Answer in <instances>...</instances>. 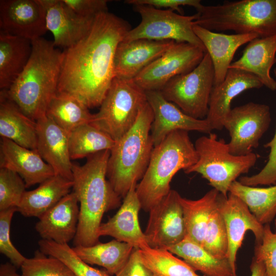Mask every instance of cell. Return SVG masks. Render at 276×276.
<instances>
[{
  "label": "cell",
  "mask_w": 276,
  "mask_h": 276,
  "mask_svg": "<svg viewBox=\"0 0 276 276\" xmlns=\"http://www.w3.org/2000/svg\"><path fill=\"white\" fill-rule=\"evenodd\" d=\"M131 29L108 11L97 15L86 35L63 51L57 92L77 98L89 108L100 106L115 77L117 47Z\"/></svg>",
  "instance_id": "obj_1"
},
{
  "label": "cell",
  "mask_w": 276,
  "mask_h": 276,
  "mask_svg": "<svg viewBox=\"0 0 276 276\" xmlns=\"http://www.w3.org/2000/svg\"><path fill=\"white\" fill-rule=\"evenodd\" d=\"M110 150L87 157L82 166L73 165V192L79 206L75 246H89L99 242V229L104 214L121 204V197L107 178Z\"/></svg>",
  "instance_id": "obj_2"
},
{
  "label": "cell",
  "mask_w": 276,
  "mask_h": 276,
  "mask_svg": "<svg viewBox=\"0 0 276 276\" xmlns=\"http://www.w3.org/2000/svg\"><path fill=\"white\" fill-rule=\"evenodd\" d=\"M32 41L31 55L25 68L7 90L1 91L37 121L46 116L57 92L63 54L43 37Z\"/></svg>",
  "instance_id": "obj_3"
},
{
  "label": "cell",
  "mask_w": 276,
  "mask_h": 276,
  "mask_svg": "<svg viewBox=\"0 0 276 276\" xmlns=\"http://www.w3.org/2000/svg\"><path fill=\"white\" fill-rule=\"evenodd\" d=\"M198 158L187 131H174L154 146L147 170L136 187L141 209L149 212L170 192L175 174L195 164Z\"/></svg>",
  "instance_id": "obj_4"
},
{
  "label": "cell",
  "mask_w": 276,
  "mask_h": 276,
  "mask_svg": "<svg viewBox=\"0 0 276 276\" xmlns=\"http://www.w3.org/2000/svg\"><path fill=\"white\" fill-rule=\"evenodd\" d=\"M153 116L148 104L144 106L133 127L116 141L110 150L107 178L115 192L124 198L143 178L154 145L151 136Z\"/></svg>",
  "instance_id": "obj_5"
},
{
  "label": "cell",
  "mask_w": 276,
  "mask_h": 276,
  "mask_svg": "<svg viewBox=\"0 0 276 276\" xmlns=\"http://www.w3.org/2000/svg\"><path fill=\"white\" fill-rule=\"evenodd\" d=\"M196 11L195 25L212 31L231 30L259 38L276 35V0L224 1L202 5Z\"/></svg>",
  "instance_id": "obj_6"
},
{
  "label": "cell",
  "mask_w": 276,
  "mask_h": 276,
  "mask_svg": "<svg viewBox=\"0 0 276 276\" xmlns=\"http://www.w3.org/2000/svg\"><path fill=\"white\" fill-rule=\"evenodd\" d=\"M194 146L198 160L184 172L200 174L213 188L226 197L231 183L241 174L247 173L258 158L253 152L245 155L232 154L227 143L222 139H218L214 133L198 138Z\"/></svg>",
  "instance_id": "obj_7"
},
{
  "label": "cell",
  "mask_w": 276,
  "mask_h": 276,
  "mask_svg": "<svg viewBox=\"0 0 276 276\" xmlns=\"http://www.w3.org/2000/svg\"><path fill=\"white\" fill-rule=\"evenodd\" d=\"M147 103L146 90L134 79L114 77L90 124L117 141L133 127Z\"/></svg>",
  "instance_id": "obj_8"
},
{
  "label": "cell",
  "mask_w": 276,
  "mask_h": 276,
  "mask_svg": "<svg viewBox=\"0 0 276 276\" xmlns=\"http://www.w3.org/2000/svg\"><path fill=\"white\" fill-rule=\"evenodd\" d=\"M214 76L213 62L206 52L196 67L173 78L160 91L166 99L185 113L195 119H204L209 111Z\"/></svg>",
  "instance_id": "obj_9"
},
{
  "label": "cell",
  "mask_w": 276,
  "mask_h": 276,
  "mask_svg": "<svg viewBox=\"0 0 276 276\" xmlns=\"http://www.w3.org/2000/svg\"><path fill=\"white\" fill-rule=\"evenodd\" d=\"M141 17L140 23L125 35L123 41L138 39L188 42L206 50L193 30L197 14L185 15L173 11L144 5H133Z\"/></svg>",
  "instance_id": "obj_10"
},
{
  "label": "cell",
  "mask_w": 276,
  "mask_h": 276,
  "mask_svg": "<svg viewBox=\"0 0 276 276\" xmlns=\"http://www.w3.org/2000/svg\"><path fill=\"white\" fill-rule=\"evenodd\" d=\"M270 122V107L266 104L249 102L232 108L223 123L231 137L227 143L229 152L236 155L251 153Z\"/></svg>",
  "instance_id": "obj_11"
},
{
  "label": "cell",
  "mask_w": 276,
  "mask_h": 276,
  "mask_svg": "<svg viewBox=\"0 0 276 276\" xmlns=\"http://www.w3.org/2000/svg\"><path fill=\"white\" fill-rule=\"evenodd\" d=\"M205 50L188 42L175 43L134 79L145 90H160L173 78L191 72L202 60Z\"/></svg>",
  "instance_id": "obj_12"
},
{
  "label": "cell",
  "mask_w": 276,
  "mask_h": 276,
  "mask_svg": "<svg viewBox=\"0 0 276 276\" xmlns=\"http://www.w3.org/2000/svg\"><path fill=\"white\" fill-rule=\"evenodd\" d=\"M180 197L176 191L171 190L166 196L149 211L144 234L150 247L167 249L186 237Z\"/></svg>",
  "instance_id": "obj_13"
},
{
  "label": "cell",
  "mask_w": 276,
  "mask_h": 276,
  "mask_svg": "<svg viewBox=\"0 0 276 276\" xmlns=\"http://www.w3.org/2000/svg\"><path fill=\"white\" fill-rule=\"evenodd\" d=\"M0 28L4 33L34 40L48 31L40 0H1Z\"/></svg>",
  "instance_id": "obj_14"
},
{
  "label": "cell",
  "mask_w": 276,
  "mask_h": 276,
  "mask_svg": "<svg viewBox=\"0 0 276 276\" xmlns=\"http://www.w3.org/2000/svg\"><path fill=\"white\" fill-rule=\"evenodd\" d=\"M219 208L224 218L228 238L227 259L234 276L237 273L236 258L246 232L254 234L256 244L261 243L264 225L261 224L249 211L247 205L238 197L228 193L226 197L221 194Z\"/></svg>",
  "instance_id": "obj_15"
},
{
  "label": "cell",
  "mask_w": 276,
  "mask_h": 276,
  "mask_svg": "<svg viewBox=\"0 0 276 276\" xmlns=\"http://www.w3.org/2000/svg\"><path fill=\"white\" fill-rule=\"evenodd\" d=\"M153 116L151 136L154 147L172 132L182 130L210 133L213 129L205 119L194 118L165 98L160 91H146Z\"/></svg>",
  "instance_id": "obj_16"
},
{
  "label": "cell",
  "mask_w": 276,
  "mask_h": 276,
  "mask_svg": "<svg viewBox=\"0 0 276 276\" xmlns=\"http://www.w3.org/2000/svg\"><path fill=\"white\" fill-rule=\"evenodd\" d=\"M263 86L254 75L236 68H229L224 80L214 86L210 95L205 119L213 130L223 128V121L230 111L233 100L246 90Z\"/></svg>",
  "instance_id": "obj_17"
},
{
  "label": "cell",
  "mask_w": 276,
  "mask_h": 276,
  "mask_svg": "<svg viewBox=\"0 0 276 276\" xmlns=\"http://www.w3.org/2000/svg\"><path fill=\"white\" fill-rule=\"evenodd\" d=\"M173 40L138 39L122 41L114 57L115 77L134 79L146 67L162 56L174 43Z\"/></svg>",
  "instance_id": "obj_18"
},
{
  "label": "cell",
  "mask_w": 276,
  "mask_h": 276,
  "mask_svg": "<svg viewBox=\"0 0 276 276\" xmlns=\"http://www.w3.org/2000/svg\"><path fill=\"white\" fill-rule=\"evenodd\" d=\"M36 150L56 175L73 180L68 133L47 116L37 121Z\"/></svg>",
  "instance_id": "obj_19"
},
{
  "label": "cell",
  "mask_w": 276,
  "mask_h": 276,
  "mask_svg": "<svg viewBox=\"0 0 276 276\" xmlns=\"http://www.w3.org/2000/svg\"><path fill=\"white\" fill-rule=\"evenodd\" d=\"M45 11L48 31L53 34L56 47L68 48L83 37L95 17H85L75 13L63 0H40Z\"/></svg>",
  "instance_id": "obj_20"
},
{
  "label": "cell",
  "mask_w": 276,
  "mask_h": 276,
  "mask_svg": "<svg viewBox=\"0 0 276 276\" xmlns=\"http://www.w3.org/2000/svg\"><path fill=\"white\" fill-rule=\"evenodd\" d=\"M78 203L72 191L39 217L35 228L42 239L59 244L74 240L79 219Z\"/></svg>",
  "instance_id": "obj_21"
},
{
  "label": "cell",
  "mask_w": 276,
  "mask_h": 276,
  "mask_svg": "<svg viewBox=\"0 0 276 276\" xmlns=\"http://www.w3.org/2000/svg\"><path fill=\"white\" fill-rule=\"evenodd\" d=\"M136 187L133 185L130 188L117 212L106 222L101 223L99 236H110L141 249L149 245L139 223V214L142 209Z\"/></svg>",
  "instance_id": "obj_22"
},
{
  "label": "cell",
  "mask_w": 276,
  "mask_h": 276,
  "mask_svg": "<svg viewBox=\"0 0 276 276\" xmlns=\"http://www.w3.org/2000/svg\"><path fill=\"white\" fill-rule=\"evenodd\" d=\"M0 168L16 172L23 179L27 188L40 184L55 174L36 150L22 147L4 137L1 140Z\"/></svg>",
  "instance_id": "obj_23"
},
{
  "label": "cell",
  "mask_w": 276,
  "mask_h": 276,
  "mask_svg": "<svg viewBox=\"0 0 276 276\" xmlns=\"http://www.w3.org/2000/svg\"><path fill=\"white\" fill-rule=\"evenodd\" d=\"M193 30L210 55L214 69V85L225 79L237 50L242 45L259 38L255 34H225L194 25Z\"/></svg>",
  "instance_id": "obj_24"
},
{
  "label": "cell",
  "mask_w": 276,
  "mask_h": 276,
  "mask_svg": "<svg viewBox=\"0 0 276 276\" xmlns=\"http://www.w3.org/2000/svg\"><path fill=\"white\" fill-rule=\"evenodd\" d=\"M276 35L257 38L249 42L241 57L232 62L229 68L242 70L255 75L271 90H276V80L270 70L276 63Z\"/></svg>",
  "instance_id": "obj_25"
},
{
  "label": "cell",
  "mask_w": 276,
  "mask_h": 276,
  "mask_svg": "<svg viewBox=\"0 0 276 276\" xmlns=\"http://www.w3.org/2000/svg\"><path fill=\"white\" fill-rule=\"evenodd\" d=\"M73 181L56 175L33 190L26 191L17 210L26 217L39 218L71 193Z\"/></svg>",
  "instance_id": "obj_26"
},
{
  "label": "cell",
  "mask_w": 276,
  "mask_h": 276,
  "mask_svg": "<svg viewBox=\"0 0 276 276\" xmlns=\"http://www.w3.org/2000/svg\"><path fill=\"white\" fill-rule=\"evenodd\" d=\"M0 135L28 149L37 147V122L0 93Z\"/></svg>",
  "instance_id": "obj_27"
},
{
  "label": "cell",
  "mask_w": 276,
  "mask_h": 276,
  "mask_svg": "<svg viewBox=\"0 0 276 276\" xmlns=\"http://www.w3.org/2000/svg\"><path fill=\"white\" fill-rule=\"evenodd\" d=\"M32 40L0 32V88L7 90L30 58Z\"/></svg>",
  "instance_id": "obj_28"
},
{
  "label": "cell",
  "mask_w": 276,
  "mask_h": 276,
  "mask_svg": "<svg viewBox=\"0 0 276 276\" xmlns=\"http://www.w3.org/2000/svg\"><path fill=\"white\" fill-rule=\"evenodd\" d=\"M134 248L131 244L114 239L89 246H75L72 248L85 263L103 267L110 275H115L127 263Z\"/></svg>",
  "instance_id": "obj_29"
},
{
  "label": "cell",
  "mask_w": 276,
  "mask_h": 276,
  "mask_svg": "<svg viewBox=\"0 0 276 276\" xmlns=\"http://www.w3.org/2000/svg\"><path fill=\"white\" fill-rule=\"evenodd\" d=\"M221 193L213 188L196 200L183 198L179 201L182 209L186 237L202 245L211 216L218 206Z\"/></svg>",
  "instance_id": "obj_30"
},
{
  "label": "cell",
  "mask_w": 276,
  "mask_h": 276,
  "mask_svg": "<svg viewBox=\"0 0 276 276\" xmlns=\"http://www.w3.org/2000/svg\"><path fill=\"white\" fill-rule=\"evenodd\" d=\"M167 250L182 258L196 271H200L204 276H234L227 259L215 258L202 245L187 237Z\"/></svg>",
  "instance_id": "obj_31"
},
{
  "label": "cell",
  "mask_w": 276,
  "mask_h": 276,
  "mask_svg": "<svg viewBox=\"0 0 276 276\" xmlns=\"http://www.w3.org/2000/svg\"><path fill=\"white\" fill-rule=\"evenodd\" d=\"M46 116L67 133L80 125L90 123L94 114L77 98L57 92L48 107Z\"/></svg>",
  "instance_id": "obj_32"
},
{
  "label": "cell",
  "mask_w": 276,
  "mask_h": 276,
  "mask_svg": "<svg viewBox=\"0 0 276 276\" xmlns=\"http://www.w3.org/2000/svg\"><path fill=\"white\" fill-rule=\"evenodd\" d=\"M228 193L239 198L257 220L264 225L276 217V185L267 188L244 185L235 180L230 185Z\"/></svg>",
  "instance_id": "obj_33"
},
{
  "label": "cell",
  "mask_w": 276,
  "mask_h": 276,
  "mask_svg": "<svg viewBox=\"0 0 276 276\" xmlns=\"http://www.w3.org/2000/svg\"><path fill=\"white\" fill-rule=\"evenodd\" d=\"M116 141L90 123L79 126L68 133L72 160L87 157L96 153L110 150Z\"/></svg>",
  "instance_id": "obj_34"
},
{
  "label": "cell",
  "mask_w": 276,
  "mask_h": 276,
  "mask_svg": "<svg viewBox=\"0 0 276 276\" xmlns=\"http://www.w3.org/2000/svg\"><path fill=\"white\" fill-rule=\"evenodd\" d=\"M140 249L143 262L154 276H201L185 261L167 249L149 246Z\"/></svg>",
  "instance_id": "obj_35"
},
{
  "label": "cell",
  "mask_w": 276,
  "mask_h": 276,
  "mask_svg": "<svg viewBox=\"0 0 276 276\" xmlns=\"http://www.w3.org/2000/svg\"><path fill=\"white\" fill-rule=\"evenodd\" d=\"M39 249L44 254L56 258L66 264L76 276H111L106 270L93 267L82 260L68 244H59L41 239Z\"/></svg>",
  "instance_id": "obj_36"
},
{
  "label": "cell",
  "mask_w": 276,
  "mask_h": 276,
  "mask_svg": "<svg viewBox=\"0 0 276 276\" xmlns=\"http://www.w3.org/2000/svg\"><path fill=\"white\" fill-rule=\"evenodd\" d=\"M202 246L215 258L227 259V234L225 221L219 208V203L208 223Z\"/></svg>",
  "instance_id": "obj_37"
},
{
  "label": "cell",
  "mask_w": 276,
  "mask_h": 276,
  "mask_svg": "<svg viewBox=\"0 0 276 276\" xmlns=\"http://www.w3.org/2000/svg\"><path fill=\"white\" fill-rule=\"evenodd\" d=\"M20 268L22 276H76L61 261L39 249L32 257L27 258Z\"/></svg>",
  "instance_id": "obj_38"
},
{
  "label": "cell",
  "mask_w": 276,
  "mask_h": 276,
  "mask_svg": "<svg viewBox=\"0 0 276 276\" xmlns=\"http://www.w3.org/2000/svg\"><path fill=\"white\" fill-rule=\"evenodd\" d=\"M26 185L16 172L0 168V211L18 207Z\"/></svg>",
  "instance_id": "obj_39"
},
{
  "label": "cell",
  "mask_w": 276,
  "mask_h": 276,
  "mask_svg": "<svg viewBox=\"0 0 276 276\" xmlns=\"http://www.w3.org/2000/svg\"><path fill=\"white\" fill-rule=\"evenodd\" d=\"M16 208L0 211V252L8 258L16 268H20L27 258L14 246L10 238V227Z\"/></svg>",
  "instance_id": "obj_40"
},
{
  "label": "cell",
  "mask_w": 276,
  "mask_h": 276,
  "mask_svg": "<svg viewBox=\"0 0 276 276\" xmlns=\"http://www.w3.org/2000/svg\"><path fill=\"white\" fill-rule=\"evenodd\" d=\"M254 257L264 263L268 276H276V233L270 224L264 225L262 242L256 244Z\"/></svg>",
  "instance_id": "obj_41"
},
{
  "label": "cell",
  "mask_w": 276,
  "mask_h": 276,
  "mask_svg": "<svg viewBox=\"0 0 276 276\" xmlns=\"http://www.w3.org/2000/svg\"><path fill=\"white\" fill-rule=\"evenodd\" d=\"M274 74L276 80V68L274 70ZM264 146L270 148L267 164L258 173L240 177L239 181L242 184L252 187L259 185H276V129L272 140Z\"/></svg>",
  "instance_id": "obj_42"
},
{
  "label": "cell",
  "mask_w": 276,
  "mask_h": 276,
  "mask_svg": "<svg viewBox=\"0 0 276 276\" xmlns=\"http://www.w3.org/2000/svg\"><path fill=\"white\" fill-rule=\"evenodd\" d=\"M77 14L85 17H93L108 11L106 0H63Z\"/></svg>",
  "instance_id": "obj_43"
},
{
  "label": "cell",
  "mask_w": 276,
  "mask_h": 276,
  "mask_svg": "<svg viewBox=\"0 0 276 276\" xmlns=\"http://www.w3.org/2000/svg\"><path fill=\"white\" fill-rule=\"evenodd\" d=\"M124 2L132 6L144 5L158 9L169 8L173 11L176 10L181 14H183L181 6H188L197 10L202 5L199 0H126Z\"/></svg>",
  "instance_id": "obj_44"
},
{
  "label": "cell",
  "mask_w": 276,
  "mask_h": 276,
  "mask_svg": "<svg viewBox=\"0 0 276 276\" xmlns=\"http://www.w3.org/2000/svg\"><path fill=\"white\" fill-rule=\"evenodd\" d=\"M114 276H154L144 264L140 248H134L124 267Z\"/></svg>",
  "instance_id": "obj_45"
},
{
  "label": "cell",
  "mask_w": 276,
  "mask_h": 276,
  "mask_svg": "<svg viewBox=\"0 0 276 276\" xmlns=\"http://www.w3.org/2000/svg\"><path fill=\"white\" fill-rule=\"evenodd\" d=\"M250 269L251 276H268L264 263L257 260L254 257Z\"/></svg>",
  "instance_id": "obj_46"
},
{
  "label": "cell",
  "mask_w": 276,
  "mask_h": 276,
  "mask_svg": "<svg viewBox=\"0 0 276 276\" xmlns=\"http://www.w3.org/2000/svg\"><path fill=\"white\" fill-rule=\"evenodd\" d=\"M16 267L11 263H6L0 266V276H22L17 273Z\"/></svg>",
  "instance_id": "obj_47"
},
{
  "label": "cell",
  "mask_w": 276,
  "mask_h": 276,
  "mask_svg": "<svg viewBox=\"0 0 276 276\" xmlns=\"http://www.w3.org/2000/svg\"><path fill=\"white\" fill-rule=\"evenodd\" d=\"M274 227H275V232L276 233V217L274 219Z\"/></svg>",
  "instance_id": "obj_48"
}]
</instances>
